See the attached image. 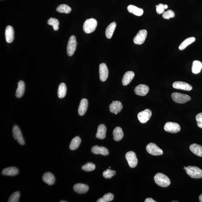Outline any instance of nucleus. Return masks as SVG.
Wrapping results in <instances>:
<instances>
[{"label": "nucleus", "instance_id": "473e14b6", "mask_svg": "<svg viewBox=\"0 0 202 202\" xmlns=\"http://www.w3.org/2000/svg\"><path fill=\"white\" fill-rule=\"evenodd\" d=\"M56 11L61 13L68 14L72 11V9L68 5L66 4H61L59 5L56 9Z\"/></svg>", "mask_w": 202, "mask_h": 202}, {"label": "nucleus", "instance_id": "9d476101", "mask_svg": "<svg viewBox=\"0 0 202 202\" xmlns=\"http://www.w3.org/2000/svg\"><path fill=\"white\" fill-rule=\"evenodd\" d=\"M152 113L150 109H146L138 113L137 118L141 123L144 124L149 120L152 116Z\"/></svg>", "mask_w": 202, "mask_h": 202}, {"label": "nucleus", "instance_id": "7ed1b4c3", "mask_svg": "<svg viewBox=\"0 0 202 202\" xmlns=\"http://www.w3.org/2000/svg\"><path fill=\"white\" fill-rule=\"evenodd\" d=\"M186 173L191 178L200 179L202 178V170L196 166H189L185 170Z\"/></svg>", "mask_w": 202, "mask_h": 202}, {"label": "nucleus", "instance_id": "dca6fc26", "mask_svg": "<svg viewBox=\"0 0 202 202\" xmlns=\"http://www.w3.org/2000/svg\"><path fill=\"white\" fill-rule=\"evenodd\" d=\"M5 38L7 42L11 43L13 41L14 39V31L12 27L8 26L5 31Z\"/></svg>", "mask_w": 202, "mask_h": 202}, {"label": "nucleus", "instance_id": "f704fd0d", "mask_svg": "<svg viewBox=\"0 0 202 202\" xmlns=\"http://www.w3.org/2000/svg\"><path fill=\"white\" fill-rule=\"evenodd\" d=\"M95 166L93 163L88 162L85 164L82 167L83 170L90 172L94 170L95 169Z\"/></svg>", "mask_w": 202, "mask_h": 202}, {"label": "nucleus", "instance_id": "9b49d317", "mask_svg": "<svg viewBox=\"0 0 202 202\" xmlns=\"http://www.w3.org/2000/svg\"><path fill=\"white\" fill-rule=\"evenodd\" d=\"M147 36V32L146 30H141L134 37L133 42L137 45H141L145 41Z\"/></svg>", "mask_w": 202, "mask_h": 202}, {"label": "nucleus", "instance_id": "72a5a7b5", "mask_svg": "<svg viewBox=\"0 0 202 202\" xmlns=\"http://www.w3.org/2000/svg\"><path fill=\"white\" fill-rule=\"evenodd\" d=\"M48 24L52 26L55 31H57L59 29V22L57 19L51 18L48 21Z\"/></svg>", "mask_w": 202, "mask_h": 202}, {"label": "nucleus", "instance_id": "0eeeda50", "mask_svg": "<svg viewBox=\"0 0 202 202\" xmlns=\"http://www.w3.org/2000/svg\"><path fill=\"white\" fill-rule=\"evenodd\" d=\"M12 134L15 139L17 140L19 145H23L25 141L22 135V132L17 125L14 126L12 129Z\"/></svg>", "mask_w": 202, "mask_h": 202}, {"label": "nucleus", "instance_id": "a878e982", "mask_svg": "<svg viewBox=\"0 0 202 202\" xmlns=\"http://www.w3.org/2000/svg\"><path fill=\"white\" fill-rule=\"evenodd\" d=\"M113 139L115 141H120L124 136V133L122 129L120 127H116L113 132Z\"/></svg>", "mask_w": 202, "mask_h": 202}, {"label": "nucleus", "instance_id": "5701e85b", "mask_svg": "<svg viewBox=\"0 0 202 202\" xmlns=\"http://www.w3.org/2000/svg\"><path fill=\"white\" fill-rule=\"evenodd\" d=\"M127 10L129 12L133 14L134 15L141 16L143 14V10L142 9L138 8L137 7L133 5H129L127 7Z\"/></svg>", "mask_w": 202, "mask_h": 202}, {"label": "nucleus", "instance_id": "393cba45", "mask_svg": "<svg viewBox=\"0 0 202 202\" xmlns=\"http://www.w3.org/2000/svg\"><path fill=\"white\" fill-rule=\"evenodd\" d=\"M189 149L195 155L202 157V146L201 145L194 143L190 145Z\"/></svg>", "mask_w": 202, "mask_h": 202}, {"label": "nucleus", "instance_id": "c85d7f7f", "mask_svg": "<svg viewBox=\"0 0 202 202\" xmlns=\"http://www.w3.org/2000/svg\"><path fill=\"white\" fill-rule=\"evenodd\" d=\"M81 142V138L79 136H76L72 140L70 145L69 148L70 150H75L78 148Z\"/></svg>", "mask_w": 202, "mask_h": 202}, {"label": "nucleus", "instance_id": "bb28decb", "mask_svg": "<svg viewBox=\"0 0 202 202\" xmlns=\"http://www.w3.org/2000/svg\"><path fill=\"white\" fill-rule=\"evenodd\" d=\"M25 91V84L23 81H20L18 83V87L16 91L15 95L19 98L23 95Z\"/></svg>", "mask_w": 202, "mask_h": 202}, {"label": "nucleus", "instance_id": "f03ea898", "mask_svg": "<svg viewBox=\"0 0 202 202\" xmlns=\"http://www.w3.org/2000/svg\"><path fill=\"white\" fill-rule=\"evenodd\" d=\"M97 25L96 19H87L83 25V30L85 32L89 34L95 31Z\"/></svg>", "mask_w": 202, "mask_h": 202}, {"label": "nucleus", "instance_id": "a18cd8bd", "mask_svg": "<svg viewBox=\"0 0 202 202\" xmlns=\"http://www.w3.org/2000/svg\"><path fill=\"white\" fill-rule=\"evenodd\" d=\"M168 6L167 5H164V8L165 9H167L168 8Z\"/></svg>", "mask_w": 202, "mask_h": 202}, {"label": "nucleus", "instance_id": "4be33fe9", "mask_svg": "<svg viewBox=\"0 0 202 202\" xmlns=\"http://www.w3.org/2000/svg\"><path fill=\"white\" fill-rule=\"evenodd\" d=\"M42 180L45 183L49 185H53L55 182V178L54 175L50 172L44 173L42 177Z\"/></svg>", "mask_w": 202, "mask_h": 202}, {"label": "nucleus", "instance_id": "79ce46f5", "mask_svg": "<svg viewBox=\"0 0 202 202\" xmlns=\"http://www.w3.org/2000/svg\"><path fill=\"white\" fill-rule=\"evenodd\" d=\"M145 202H156V201H155V200H154L152 198H146V200H145Z\"/></svg>", "mask_w": 202, "mask_h": 202}, {"label": "nucleus", "instance_id": "a19ab883", "mask_svg": "<svg viewBox=\"0 0 202 202\" xmlns=\"http://www.w3.org/2000/svg\"><path fill=\"white\" fill-rule=\"evenodd\" d=\"M103 198L104 202H107L112 201L114 198V196L111 193H108L104 195Z\"/></svg>", "mask_w": 202, "mask_h": 202}, {"label": "nucleus", "instance_id": "6ab92c4d", "mask_svg": "<svg viewBox=\"0 0 202 202\" xmlns=\"http://www.w3.org/2000/svg\"><path fill=\"white\" fill-rule=\"evenodd\" d=\"M134 76L135 74L133 72L128 71L126 72L122 79V84L123 86H126L130 84L134 78Z\"/></svg>", "mask_w": 202, "mask_h": 202}, {"label": "nucleus", "instance_id": "f3484780", "mask_svg": "<svg viewBox=\"0 0 202 202\" xmlns=\"http://www.w3.org/2000/svg\"><path fill=\"white\" fill-rule=\"evenodd\" d=\"M89 187L86 184L77 183L74 187V190L76 192L79 194H84L87 192Z\"/></svg>", "mask_w": 202, "mask_h": 202}, {"label": "nucleus", "instance_id": "f257e3e1", "mask_svg": "<svg viewBox=\"0 0 202 202\" xmlns=\"http://www.w3.org/2000/svg\"><path fill=\"white\" fill-rule=\"evenodd\" d=\"M155 183L159 187H167L171 184L170 180L166 175L161 173L157 174L154 178Z\"/></svg>", "mask_w": 202, "mask_h": 202}, {"label": "nucleus", "instance_id": "6e6552de", "mask_svg": "<svg viewBox=\"0 0 202 202\" xmlns=\"http://www.w3.org/2000/svg\"><path fill=\"white\" fill-rule=\"evenodd\" d=\"M164 129L166 132L176 133L180 132L181 128L180 125L178 123L167 122L164 125Z\"/></svg>", "mask_w": 202, "mask_h": 202}, {"label": "nucleus", "instance_id": "4468645a", "mask_svg": "<svg viewBox=\"0 0 202 202\" xmlns=\"http://www.w3.org/2000/svg\"><path fill=\"white\" fill-rule=\"evenodd\" d=\"M149 88L146 85L140 84L136 87L134 89L135 93L139 96H145L148 93Z\"/></svg>", "mask_w": 202, "mask_h": 202}, {"label": "nucleus", "instance_id": "8fccbe9b", "mask_svg": "<svg viewBox=\"0 0 202 202\" xmlns=\"http://www.w3.org/2000/svg\"><path fill=\"white\" fill-rule=\"evenodd\" d=\"M172 202H178V201H172Z\"/></svg>", "mask_w": 202, "mask_h": 202}, {"label": "nucleus", "instance_id": "412c9836", "mask_svg": "<svg viewBox=\"0 0 202 202\" xmlns=\"http://www.w3.org/2000/svg\"><path fill=\"white\" fill-rule=\"evenodd\" d=\"M19 171L16 167H10L5 168L3 170L2 174L4 176H15L18 174Z\"/></svg>", "mask_w": 202, "mask_h": 202}, {"label": "nucleus", "instance_id": "de8ad7c7", "mask_svg": "<svg viewBox=\"0 0 202 202\" xmlns=\"http://www.w3.org/2000/svg\"><path fill=\"white\" fill-rule=\"evenodd\" d=\"M186 168H187V167H186V166H184V169L185 170L186 169Z\"/></svg>", "mask_w": 202, "mask_h": 202}, {"label": "nucleus", "instance_id": "ddd939ff", "mask_svg": "<svg viewBox=\"0 0 202 202\" xmlns=\"http://www.w3.org/2000/svg\"><path fill=\"white\" fill-rule=\"evenodd\" d=\"M173 86L175 89L185 90L189 91L192 90V86L188 83L182 82V81H176L173 83Z\"/></svg>", "mask_w": 202, "mask_h": 202}, {"label": "nucleus", "instance_id": "2f4dec72", "mask_svg": "<svg viewBox=\"0 0 202 202\" xmlns=\"http://www.w3.org/2000/svg\"><path fill=\"white\" fill-rule=\"evenodd\" d=\"M202 69V63L198 60L194 61L193 63L192 70L193 74H198L201 72Z\"/></svg>", "mask_w": 202, "mask_h": 202}, {"label": "nucleus", "instance_id": "58836bf2", "mask_svg": "<svg viewBox=\"0 0 202 202\" xmlns=\"http://www.w3.org/2000/svg\"><path fill=\"white\" fill-rule=\"evenodd\" d=\"M156 8L157 12L159 15L163 13L165 10L164 8V5L162 3H160L158 5H156Z\"/></svg>", "mask_w": 202, "mask_h": 202}, {"label": "nucleus", "instance_id": "e433bc0d", "mask_svg": "<svg viewBox=\"0 0 202 202\" xmlns=\"http://www.w3.org/2000/svg\"><path fill=\"white\" fill-rule=\"evenodd\" d=\"M116 173L115 171H112L109 169H107L103 172V176L106 179H111L116 175Z\"/></svg>", "mask_w": 202, "mask_h": 202}, {"label": "nucleus", "instance_id": "cd10ccee", "mask_svg": "<svg viewBox=\"0 0 202 202\" xmlns=\"http://www.w3.org/2000/svg\"><path fill=\"white\" fill-rule=\"evenodd\" d=\"M116 23L112 22L106 28L105 32L106 37L108 39H111L113 36V33L116 29Z\"/></svg>", "mask_w": 202, "mask_h": 202}, {"label": "nucleus", "instance_id": "c03bdc74", "mask_svg": "<svg viewBox=\"0 0 202 202\" xmlns=\"http://www.w3.org/2000/svg\"><path fill=\"white\" fill-rule=\"evenodd\" d=\"M199 199L200 202H202V194L199 196Z\"/></svg>", "mask_w": 202, "mask_h": 202}, {"label": "nucleus", "instance_id": "1a4fd4ad", "mask_svg": "<svg viewBox=\"0 0 202 202\" xmlns=\"http://www.w3.org/2000/svg\"><path fill=\"white\" fill-rule=\"evenodd\" d=\"M125 158L130 167L134 168L137 166L138 160L136 154L134 152L130 151L127 152L125 155Z\"/></svg>", "mask_w": 202, "mask_h": 202}, {"label": "nucleus", "instance_id": "c756f323", "mask_svg": "<svg viewBox=\"0 0 202 202\" xmlns=\"http://www.w3.org/2000/svg\"><path fill=\"white\" fill-rule=\"evenodd\" d=\"M67 88L66 85L64 83H61L59 85L58 90V96L60 99H63L66 95Z\"/></svg>", "mask_w": 202, "mask_h": 202}, {"label": "nucleus", "instance_id": "4c0bfd02", "mask_svg": "<svg viewBox=\"0 0 202 202\" xmlns=\"http://www.w3.org/2000/svg\"><path fill=\"white\" fill-rule=\"evenodd\" d=\"M162 17L166 19H169L175 17V14L173 11L168 10L167 11L164 12L162 14Z\"/></svg>", "mask_w": 202, "mask_h": 202}, {"label": "nucleus", "instance_id": "20e7f679", "mask_svg": "<svg viewBox=\"0 0 202 202\" xmlns=\"http://www.w3.org/2000/svg\"><path fill=\"white\" fill-rule=\"evenodd\" d=\"M171 97L175 102L179 104L185 103L191 99L189 95L178 93H173L171 95Z\"/></svg>", "mask_w": 202, "mask_h": 202}, {"label": "nucleus", "instance_id": "ea45409f", "mask_svg": "<svg viewBox=\"0 0 202 202\" xmlns=\"http://www.w3.org/2000/svg\"><path fill=\"white\" fill-rule=\"evenodd\" d=\"M196 120L198 126L202 128V112L198 113L196 116Z\"/></svg>", "mask_w": 202, "mask_h": 202}, {"label": "nucleus", "instance_id": "37998d69", "mask_svg": "<svg viewBox=\"0 0 202 202\" xmlns=\"http://www.w3.org/2000/svg\"><path fill=\"white\" fill-rule=\"evenodd\" d=\"M97 202H105L103 198H101L97 201Z\"/></svg>", "mask_w": 202, "mask_h": 202}, {"label": "nucleus", "instance_id": "a211bd4d", "mask_svg": "<svg viewBox=\"0 0 202 202\" xmlns=\"http://www.w3.org/2000/svg\"><path fill=\"white\" fill-rule=\"evenodd\" d=\"M88 101L86 99H83L80 103L78 112L79 116H83L86 112L88 107Z\"/></svg>", "mask_w": 202, "mask_h": 202}, {"label": "nucleus", "instance_id": "aec40b11", "mask_svg": "<svg viewBox=\"0 0 202 202\" xmlns=\"http://www.w3.org/2000/svg\"><path fill=\"white\" fill-rule=\"evenodd\" d=\"M91 151L94 154H101L104 156L107 155L109 154L108 150L103 146H94L91 149Z\"/></svg>", "mask_w": 202, "mask_h": 202}, {"label": "nucleus", "instance_id": "423d86ee", "mask_svg": "<svg viewBox=\"0 0 202 202\" xmlns=\"http://www.w3.org/2000/svg\"><path fill=\"white\" fill-rule=\"evenodd\" d=\"M146 149L147 152L152 155L158 156L162 155L163 154L162 150L155 143H149L147 145Z\"/></svg>", "mask_w": 202, "mask_h": 202}, {"label": "nucleus", "instance_id": "09e8293b", "mask_svg": "<svg viewBox=\"0 0 202 202\" xmlns=\"http://www.w3.org/2000/svg\"><path fill=\"white\" fill-rule=\"evenodd\" d=\"M118 113H117V112H116V113H115V114H116V115H117V114H118Z\"/></svg>", "mask_w": 202, "mask_h": 202}, {"label": "nucleus", "instance_id": "2eb2a0df", "mask_svg": "<svg viewBox=\"0 0 202 202\" xmlns=\"http://www.w3.org/2000/svg\"><path fill=\"white\" fill-rule=\"evenodd\" d=\"M123 106L121 103L119 101H113L109 105V110L111 112L115 113H119L123 109Z\"/></svg>", "mask_w": 202, "mask_h": 202}, {"label": "nucleus", "instance_id": "39448f33", "mask_svg": "<svg viewBox=\"0 0 202 202\" xmlns=\"http://www.w3.org/2000/svg\"><path fill=\"white\" fill-rule=\"evenodd\" d=\"M77 44L75 36L72 35L69 39L67 45V54L69 56L73 55L76 50Z\"/></svg>", "mask_w": 202, "mask_h": 202}, {"label": "nucleus", "instance_id": "f8f14e48", "mask_svg": "<svg viewBox=\"0 0 202 202\" xmlns=\"http://www.w3.org/2000/svg\"><path fill=\"white\" fill-rule=\"evenodd\" d=\"M99 75L100 79L102 82H104L108 77L109 71L106 64L101 63L99 66Z\"/></svg>", "mask_w": 202, "mask_h": 202}, {"label": "nucleus", "instance_id": "49530a36", "mask_svg": "<svg viewBox=\"0 0 202 202\" xmlns=\"http://www.w3.org/2000/svg\"><path fill=\"white\" fill-rule=\"evenodd\" d=\"M60 202H67V201H60Z\"/></svg>", "mask_w": 202, "mask_h": 202}, {"label": "nucleus", "instance_id": "7c9ffc66", "mask_svg": "<svg viewBox=\"0 0 202 202\" xmlns=\"http://www.w3.org/2000/svg\"><path fill=\"white\" fill-rule=\"evenodd\" d=\"M196 38L194 37H190L184 40L179 46V48L180 50H183L187 47V46L195 42Z\"/></svg>", "mask_w": 202, "mask_h": 202}, {"label": "nucleus", "instance_id": "c9c22d12", "mask_svg": "<svg viewBox=\"0 0 202 202\" xmlns=\"http://www.w3.org/2000/svg\"><path fill=\"white\" fill-rule=\"evenodd\" d=\"M19 197H20V193L19 191H16L12 194L10 196L8 201V202H18Z\"/></svg>", "mask_w": 202, "mask_h": 202}, {"label": "nucleus", "instance_id": "b1692460", "mask_svg": "<svg viewBox=\"0 0 202 202\" xmlns=\"http://www.w3.org/2000/svg\"><path fill=\"white\" fill-rule=\"evenodd\" d=\"M106 128L104 124H100L97 128L96 137L97 139H103L106 137Z\"/></svg>", "mask_w": 202, "mask_h": 202}]
</instances>
